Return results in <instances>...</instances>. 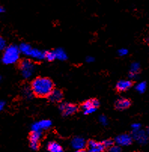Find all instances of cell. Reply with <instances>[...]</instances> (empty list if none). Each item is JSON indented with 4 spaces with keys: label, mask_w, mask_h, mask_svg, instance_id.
Returning a JSON list of instances; mask_svg holds the SVG:
<instances>
[{
    "label": "cell",
    "mask_w": 149,
    "mask_h": 152,
    "mask_svg": "<svg viewBox=\"0 0 149 152\" xmlns=\"http://www.w3.org/2000/svg\"><path fill=\"white\" fill-rule=\"evenodd\" d=\"M54 89V83L46 77H38L31 84V90L33 94L39 97H47Z\"/></svg>",
    "instance_id": "1"
},
{
    "label": "cell",
    "mask_w": 149,
    "mask_h": 152,
    "mask_svg": "<svg viewBox=\"0 0 149 152\" xmlns=\"http://www.w3.org/2000/svg\"><path fill=\"white\" fill-rule=\"evenodd\" d=\"M20 58V50L16 45H10L6 48L2 56V62L5 64H14Z\"/></svg>",
    "instance_id": "2"
},
{
    "label": "cell",
    "mask_w": 149,
    "mask_h": 152,
    "mask_svg": "<svg viewBox=\"0 0 149 152\" xmlns=\"http://www.w3.org/2000/svg\"><path fill=\"white\" fill-rule=\"evenodd\" d=\"M20 69L24 78H29L33 75L34 72V66L29 60H24L20 63Z\"/></svg>",
    "instance_id": "3"
},
{
    "label": "cell",
    "mask_w": 149,
    "mask_h": 152,
    "mask_svg": "<svg viewBox=\"0 0 149 152\" xmlns=\"http://www.w3.org/2000/svg\"><path fill=\"white\" fill-rule=\"evenodd\" d=\"M59 108L64 116H69L73 115L78 110V107L71 103H62L60 104Z\"/></svg>",
    "instance_id": "4"
},
{
    "label": "cell",
    "mask_w": 149,
    "mask_h": 152,
    "mask_svg": "<svg viewBox=\"0 0 149 152\" xmlns=\"http://www.w3.org/2000/svg\"><path fill=\"white\" fill-rule=\"evenodd\" d=\"M42 133L39 131H32L29 136V146L33 150L37 151L39 147V139Z\"/></svg>",
    "instance_id": "5"
},
{
    "label": "cell",
    "mask_w": 149,
    "mask_h": 152,
    "mask_svg": "<svg viewBox=\"0 0 149 152\" xmlns=\"http://www.w3.org/2000/svg\"><path fill=\"white\" fill-rule=\"evenodd\" d=\"M51 121L50 120H42L39 122L33 124L32 126V131H39L42 132V130H45L51 126Z\"/></svg>",
    "instance_id": "6"
},
{
    "label": "cell",
    "mask_w": 149,
    "mask_h": 152,
    "mask_svg": "<svg viewBox=\"0 0 149 152\" xmlns=\"http://www.w3.org/2000/svg\"><path fill=\"white\" fill-rule=\"evenodd\" d=\"M133 137L129 134H121L117 136L115 142L121 146H128L132 144Z\"/></svg>",
    "instance_id": "7"
},
{
    "label": "cell",
    "mask_w": 149,
    "mask_h": 152,
    "mask_svg": "<svg viewBox=\"0 0 149 152\" xmlns=\"http://www.w3.org/2000/svg\"><path fill=\"white\" fill-rule=\"evenodd\" d=\"M49 100L52 102H60L63 98V94L60 90L59 89H53L51 92L47 96Z\"/></svg>",
    "instance_id": "8"
},
{
    "label": "cell",
    "mask_w": 149,
    "mask_h": 152,
    "mask_svg": "<svg viewBox=\"0 0 149 152\" xmlns=\"http://www.w3.org/2000/svg\"><path fill=\"white\" fill-rule=\"evenodd\" d=\"M148 132L145 133V131L138 129V130H133V138H134L136 141L141 144H145L148 140Z\"/></svg>",
    "instance_id": "9"
},
{
    "label": "cell",
    "mask_w": 149,
    "mask_h": 152,
    "mask_svg": "<svg viewBox=\"0 0 149 152\" xmlns=\"http://www.w3.org/2000/svg\"><path fill=\"white\" fill-rule=\"evenodd\" d=\"M72 146L77 151H82L86 147V142L83 138L75 137L72 141Z\"/></svg>",
    "instance_id": "10"
},
{
    "label": "cell",
    "mask_w": 149,
    "mask_h": 152,
    "mask_svg": "<svg viewBox=\"0 0 149 152\" xmlns=\"http://www.w3.org/2000/svg\"><path fill=\"white\" fill-rule=\"evenodd\" d=\"M131 105V102H130V99H124V98H121V99H118V100L115 102V108L116 109L119 111H123L128 108Z\"/></svg>",
    "instance_id": "11"
},
{
    "label": "cell",
    "mask_w": 149,
    "mask_h": 152,
    "mask_svg": "<svg viewBox=\"0 0 149 152\" xmlns=\"http://www.w3.org/2000/svg\"><path fill=\"white\" fill-rule=\"evenodd\" d=\"M132 82L129 80H121L116 84V89L119 92H124L132 87Z\"/></svg>",
    "instance_id": "12"
},
{
    "label": "cell",
    "mask_w": 149,
    "mask_h": 152,
    "mask_svg": "<svg viewBox=\"0 0 149 152\" xmlns=\"http://www.w3.org/2000/svg\"><path fill=\"white\" fill-rule=\"evenodd\" d=\"M88 146H89L90 151L91 152H101L103 151L104 146L102 142H97L93 140H91L88 142Z\"/></svg>",
    "instance_id": "13"
},
{
    "label": "cell",
    "mask_w": 149,
    "mask_h": 152,
    "mask_svg": "<svg viewBox=\"0 0 149 152\" xmlns=\"http://www.w3.org/2000/svg\"><path fill=\"white\" fill-rule=\"evenodd\" d=\"M99 105V102L97 99H91L87 100L86 102H84L82 104V108L83 110H85V109H88L90 108H98V106Z\"/></svg>",
    "instance_id": "14"
},
{
    "label": "cell",
    "mask_w": 149,
    "mask_h": 152,
    "mask_svg": "<svg viewBox=\"0 0 149 152\" xmlns=\"http://www.w3.org/2000/svg\"><path fill=\"white\" fill-rule=\"evenodd\" d=\"M29 56L33 57V58L36 59L37 60H42L45 59V52L42 51V50H39V49L32 48Z\"/></svg>",
    "instance_id": "15"
},
{
    "label": "cell",
    "mask_w": 149,
    "mask_h": 152,
    "mask_svg": "<svg viewBox=\"0 0 149 152\" xmlns=\"http://www.w3.org/2000/svg\"><path fill=\"white\" fill-rule=\"evenodd\" d=\"M47 150L50 152H62L63 151V148L56 142H50L47 144Z\"/></svg>",
    "instance_id": "16"
},
{
    "label": "cell",
    "mask_w": 149,
    "mask_h": 152,
    "mask_svg": "<svg viewBox=\"0 0 149 152\" xmlns=\"http://www.w3.org/2000/svg\"><path fill=\"white\" fill-rule=\"evenodd\" d=\"M18 48H19L20 53H22L23 54L26 56H29L31 50H32L31 46L29 45L26 44V43H22V44H20V45L19 46Z\"/></svg>",
    "instance_id": "17"
},
{
    "label": "cell",
    "mask_w": 149,
    "mask_h": 152,
    "mask_svg": "<svg viewBox=\"0 0 149 152\" xmlns=\"http://www.w3.org/2000/svg\"><path fill=\"white\" fill-rule=\"evenodd\" d=\"M140 64L138 63H133L131 64V66H130V72L129 76L130 78H135L137 75V73L140 71Z\"/></svg>",
    "instance_id": "18"
},
{
    "label": "cell",
    "mask_w": 149,
    "mask_h": 152,
    "mask_svg": "<svg viewBox=\"0 0 149 152\" xmlns=\"http://www.w3.org/2000/svg\"><path fill=\"white\" fill-rule=\"evenodd\" d=\"M55 53L56 59H58L60 60H66L67 59V55L66 52L62 48H57L54 50Z\"/></svg>",
    "instance_id": "19"
},
{
    "label": "cell",
    "mask_w": 149,
    "mask_h": 152,
    "mask_svg": "<svg viewBox=\"0 0 149 152\" xmlns=\"http://www.w3.org/2000/svg\"><path fill=\"white\" fill-rule=\"evenodd\" d=\"M45 59L49 62L54 61L56 60V56L54 51H45Z\"/></svg>",
    "instance_id": "20"
},
{
    "label": "cell",
    "mask_w": 149,
    "mask_h": 152,
    "mask_svg": "<svg viewBox=\"0 0 149 152\" xmlns=\"http://www.w3.org/2000/svg\"><path fill=\"white\" fill-rule=\"evenodd\" d=\"M136 90L137 91H139L141 94H143L145 93L146 90V83L145 82H141L140 84H138L136 86Z\"/></svg>",
    "instance_id": "21"
},
{
    "label": "cell",
    "mask_w": 149,
    "mask_h": 152,
    "mask_svg": "<svg viewBox=\"0 0 149 152\" xmlns=\"http://www.w3.org/2000/svg\"><path fill=\"white\" fill-rule=\"evenodd\" d=\"M102 143V145H103L104 148H111L114 145V142L112 139H106V140H104Z\"/></svg>",
    "instance_id": "22"
},
{
    "label": "cell",
    "mask_w": 149,
    "mask_h": 152,
    "mask_svg": "<svg viewBox=\"0 0 149 152\" xmlns=\"http://www.w3.org/2000/svg\"><path fill=\"white\" fill-rule=\"evenodd\" d=\"M6 47V42L3 38L0 37V51L3 50Z\"/></svg>",
    "instance_id": "23"
},
{
    "label": "cell",
    "mask_w": 149,
    "mask_h": 152,
    "mask_svg": "<svg viewBox=\"0 0 149 152\" xmlns=\"http://www.w3.org/2000/svg\"><path fill=\"white\" fill-rule=\"evenodd\" d=\"M99 121L100 123L102 124L103 126H106L108 124V120H107V118L104 115H102V116L99 117Z\"/></svg>",
    "instance_id": "24"
},
{
    "label": "cell",
    "mask_w": 149,
    "mask_h": 152,
    "mask_svg": "<svg viewBox=\"0 0 149 152\" xmlns=\"http://www.w3.org/2000/svg\"><path fill=\"white\" fill-rule=\"evenodd\" d=\"M109 151H112V152H120L121 151V148L119 146H117V145H112V147L109 148Z\"/></svg>",
    "instance_id": "25"
},
{
    "label": "cell",
    "mask_w": 149,
    "mask_h": 152,
    "mask_svg": "<svg viewBox=\"0 0 149 152\" xmlns=\"http://www.w3.org/2000/svg\"><path fill=\"white\" fill-rule=\"evenodd\" d=\"M96 110V108H90L84 110V115H89V114L93 113Z\"/></svg>",
    "instance_id": "26"
},
{
    "label": "cell",
    "mask_w": 149,
    "mask_h": 152,
    "mask_svg": "<svg viewBox=\"0 0 149 152\" xmlns=\"http://www.w3.org/2000/svg\"><path fill=\"white\" fill-rule=\"evenodd\" d=\"M118 53L120 56L127 55V53H128V50L125 48H121V50H118Z\"/></svg>",
    "instance_id": "27"
},
{
    "label": "cell",
    "mask_w": 149,
    "mask_h": 152,
    "mask_svg": "<svg viewBox=\"0 0 149 152\" xmlns=\"http://www.w3.org/2000/svg\"><path fill=\"white\" fill-rule=\"evenodd\" d=\"M32 93H33V91H32L31 89H24V96L27 97V98H29V99L31 97Z\"/></svg>",
    "instance_id": "28"
},
{
    "label": "cell",
    "mask_w": 149,
    "mask_h": 152,
    "mask_svg": "<svg viewBox=\"0 0 149 152\" xmlns=\"http://www.w3.org/2000/svg\"><path fill=\"white\" fill-rule=\"evenodd\" d=\"M140 126H141V125H140V124L137 123H135L132 125V128H133V130H138V129H140Z\"/></svg>",
    "instance_id": "29"
},
{
    "label": "cell",
    "mask_w": 149,
    "mask_h": 152,
    "mask_svg": "<svg viewBox=\"0 0 149 152\" xmlns=\"http://www.w3.org/2000/svg\"><path fill=\"white\" fill-rule=\"evenodd\" d=\"M86 61L88 62V63H92V62L94 61V58L92 57H88L86 58Z\"/></svg>",
    "instance_id": "30"
},
{
    "label": "cell",
    "mask_w": 149,
    "mask_h": 152,
    "mask_svg": "<svg viewBox=\"0 0 149 152\" xmlns=\"http://www.w3.org/2000/svg\"><path fill=\"white\" fill-rule=\"evenodd\" d=\"M4 106H5V102H2V101H0V112L3 109Z\"/></svg>",
    "instance_id": "31"
},
{
    "label": "cell",
    "mask_w": 149,
    "mask_h": 152,
    "mask_svg": "<svg viewBox=\"0 0 149 152\" xmlns=\"http://www.w3.org/2000/svg\"><path fill=\"white\" fill-rule=\"evenodd\" d=\"M4 11H5V10H4V8H2V7L0 6V13H2V12H4Z\"/></svg>",
    "instance_id": "32"
},
{
    "label": "cell",
    "mask_w": 149,
    "mask_h": 152,
    "mask_svg": "<svg viewBox=\"0 0 149 152\" xmlns=\"http://www.w3.org/2000/svg\"><path fill=\"white\" fill-rule=\"evenodd\" d=\"M0 81H1V77H0Z\"/></svg>",
    "instance_id": "33"
}]
</instances>
